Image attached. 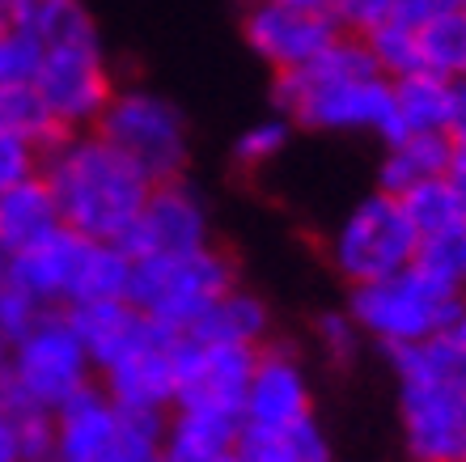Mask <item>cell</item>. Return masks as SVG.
I'll list each match as a JSON object with an SVG mask.
<instances>
[{"label": "cell", "mask_w": 466, "mask_h": 462, "mask_svg": "<svg viewBox=\"0 0 466 462\" xmlns=\"http://www.w3.org/2000/svg\"><path fill=\"white\" fill-rule=\"evenodd\" d=\"M399 425L411 462H466V365L437 335L390 353Z\"/></svg>", "instance_id": "3"}, {"label": "cell", "mask_w": 466, "mask_h": 462, "mask_svg": "<svg viewBox=\"0 0 466 462\" xmlns=\"http://www.w3.org/2000/svg\"><path fill=\"white\" fill-rule=\"evenodd\" d=\"M0 462H17V407L0 399Z\"/></svg>", "instance_id": "35"}, {"label": "cell", "mask_w": 466, "mask_h": 462, "mask_svg": "<svg viewBox=\"0 0 466 462\" xmlns=\"http://www.w3.org/2000/svg\"><path fill=\"white\" fill-rule=\"evenodd\" d=\"M407 208V217H411V225H416L420 238H429V233L445 230V225H454V221L466 217V204L458 200V191L450 183H445V174L441 179H429V183H420L411 187V191L399 195Z\"/></svg>", "instance_id": "26"}, {"label": "cell", "mask_w": 466, "mask_h": 462, "mask_svg": "<svg viewBox=\"0 0 466 462\" xmlns=\"http://www.w3.org/2000/svg\"><path fill=\"white\" fill-rule=\"evenodd\" d=\"M238 437H242V416L174 407V416L166 420L161 462H217L238 450Z\"/></svg>", "instance_id": "18"}, {"label": "cell", "mask_w": 466, "mask_h": 462, "mask_svg": "<svg viewBox=\"0 0 466 462\" xmlns=\"http://www.w3.org/2000/svg\"><path fill=\"white\" fill-rule=\"evenodd\" d=\"M450 119V81L437 73H407L390 81V128L386 140L416 132H445Z\"/></svg>", "instance_id": "20"}, {"label": "cell", "mask_w": 466, "mask_h": 462, "mask_svg": "<svg viewBox=\"0 0 466 462\" xmlns=\"http://www.w3.org/2000/svg\"><path fill=\"white\" fill-rule=\"evenodd\" d=\"M43 43H47V51H43V68L35 77L38 94L68 132H86L111 107L115 81L106 60H102L98 30L89 22V13L81 9V0H73L43 30Z\"/></svg>", "instance_id": "5"}, {"label": "cell", "mask_w": 466, "mask_h": 462, "mask_svg": "<svg viewBox=\"0 0 466 462\" xmlns=\"http://www.w3.org/2000/svg\"><path fill=\"white\" fill-rule=\"evenodd\" d=\"M445 183L458 191V200L466 204V145L450 149V166H445Z\"/></svg>", "instance_id": "36"}, {"label": "cell", "mask_w": 466, "mask_h": 462, "mask_svg": "<svg viewBox=\"0 0 466 462\" xmlns=\"http://www.w3.org/2000/svg\"><path fill=\"white\" fill-rule=\"evenodd\" d=\"M242 462H335L331 441L314 416L289 420V425H242L238 437Z\"/></svg>", "instance_id": "19"}, {"label": "cell", "mask_w": 466, "mask_h": 462, "mask_svg": "<svg viewBox=\"0 0 466 462\" xmlns=\"http://www.w3.org/2000/svg\"><path fill=\"white\" fill-rule=\"evenodd\" d=\"M68 318H73L76 335H81L89 361H94V374H102L111 361H119L127 348H136L153 331V318L140 314L127 297L68 305Z\"/></svg>", "instance_id": "17"}, {"label": "cell", "mask_w": 466, "mask_h": 462, "mask_svg": "<svg viewBox=\"0 0 466 462\" xmlns=\"http://www.w3.org/2000/svg\"><path fill=\"white\" fill-rule=\"evenodd\" d=\"M132 263L127 302L174 335H187L204 318V310L238 284V268L217 242L187 255L132 259Z\"/></svg>", "instance_id": "8"}, {"label": "cell", "mask_w": 466, "mask_h": 462, "mask_svg": "<svg viewBox=\"0 0 466 462\" xmlns=\"http://www.w3.org/2000/svg\"><path fill=\"white\" fill-rule=\"evenodd\" d=\"M441 340L450 344V348H454V356H458V361H462V365H466V305H462V314H458L454 323H450V331H445Z\"/></svg>", "instance_id": "37"}, {"label": "cell", "mask_w": 466, "mask_h": 462, "mask_svg": "<svg viewBox=\"0 0 466 462\" xmlns=\"http://www.w3.org/2000/svg\"><path fill=\"white\" fill-rule=\"evenodd\" d=\"M38 166H43V149H35L22 136H5L0 132V191L35 179Z\"/></svg>", "instance_id": "32"}, {"label": "cell", "mask_w": 466, "mask_h": 462, "mask_svg": "<svg viewBox=\"0 0 466 462\" xmlns=\"http://www.w3.org/2000/svg\"><path fill=\"white\" fill-rule=\"evenodd\" d=\"M450 149L454 140L445 132H416V136H399L386 140V158H381V191L403 195L411 187L441 179L450 166Z\"/></svg>", "instance_id": "23"}, {"label": "cell", "mask_w": 466, "mask_h": 462, "mask_svg": "<svg viewBox=\"0 0 466 462\" xmlns=\"http://www.w3.org/2000/svg\"><path fill=\"white\" fill-rule=\"evenodd\" d=\"M445 136L454 145H466V77L450 81V119H445Z\"/></svg>", "instance_id": "34"}, {"label": "cell", "mask_w": 466, "mask_h": 462, "mask_svg": "<svg viewBox=\"0 0 466 462\" xmlns=\"http://www.w3.org/2000/svg\"><path fill=\"white\" fill-rule=\"evenodd\" d=\"M217 462H242V458H238V450H233V454H225V458H217Z\"/></svg>", "instance_id": "40"}, {"label": "cell", "mask_w": 466, "mask_h": 462, "mask_svg": "<svg viewBox=\"0 0 466 462\" xmlns=\"http://www.w3.org/2000/svg\"><path fill=\"white\" fill-rule=\"evenodd\" d=\"M60 225H64L60 208H56L51 187L43 183V174L9 187V191H0V246H5V255L38 242V238H47Z\"/></svg>", "instance_id": "22"}, {"label": "cell", "mask_w": 466, "mask_h": 462, "mask_svg": "<svg viewBox=\"0 0 466 462\" xmlns=\"http://www.w3.org/2000/svg\"><path fill=\"white\" fill-rule=\"evenodd\" d=\"M123 251L132 259H161V255H187L212 246V221L208 208L183 179L174 183H153L140 217L123 233Z\"/></svg>", "instance_id": "12"}, {"label": "cell", "mask_w": 466, "mask_h": 462, "mask_svg": "<svg viewBox=\"0 0 466 462\" xmlns=\"http://www.w3.org/2000/svg\"><path fill=\"white\" fill-rule=\"evenodd\" d=\"M462 284L411 263L386 280L352 284L348 314L356 318L365 340L381 344L386 353H399V348H416L445 335L450 323L462 314Z\"/></svg>", "instance_id": "4"}, {"label": "cell", "mask_w": 466, "mask_h": 462, "mask_svg": "<svg viewBox=\"0 0 466 462\" xmlns=\"http://www.w3.org/2000/svg\"><path fill=\"white\" fill-rule=\"evenodd\" d=\"M301 416H314V390H309L306 361L289 344L255 348L242 425H289V420H301Z\"/></svg>", "instance_id": "15"}, {"label": "cell", "mask_w": 466, "mask_h": 462, "mask_svg": "<svg viewBox=\"0 0 466 462\" xmlns=\"http://www.w3.org/2000/svg\"><path fill=\"white\" fill-rule=\"evenodd\" d=\"M102 390L132 412H170L178 386V335L153 323L145 340L102 369Z\"/></svg>", "instance_id": "14"}, {"label": "cell", "mask_w": 466, "mask_h": 462, "mask_svg": "<svg viewBox=\"0 0 466 462\" xmlns=\"http://www.w3.org/2000/svg\"><path fill=\"white\" fill-rule=\"evenodd\" d=\"M394 5H399V0H335L331 13H335V22L344 26L348 35H369L373 26L390 22Z\"/></svg>", "instance_id": "33"}, {"label": "cell", "mask_w": 466, "mask_h": 462, "mask_svg": "<svg viewBox=\"0 0 466 462\" xmlns=\"http://www.w3.org/2000/svg\"><path fill=\"white\" fill-rule=\"evenodd\" d=\"M416 263L437 272L441 280L466 284V217L454 221V225H445V230H437V233H429V238H420Z\"/></svg>", "instance_id": "27"}, {"label": "cell", "mask_w": 466, "mask_h": 462, "mask_svg": "<svg viewBox=\"0 0 466 462\" xmlns=\"http://www.w3.org/2000/svg\"><path fill=\"white\" fill-rule=\"evenodd\" d=\"M289 145V123L284 119H268V123H255V128H246L238 136V145H233V161L242 166V170H263L268 161H276Z\"/></svg>", "instance_id": "29"}, {"label": "cell", "mask_w": 466, "mask_h": 462, "mask_svg": "<svg viewBox=\"0 0 466 462\" xmlns=\"http://www.w3.org/2000/svg\"><path fill=\"white\" fill-rule=\"evenodd\" d=\"M420 73H437L445 81L466 77V9H445L416 26Z\"/></svg>", "instance_id": "25"}, {"label": "cell", "mask_w": 466, "mask_h": 462, "mask_svg": "<svg viewBox=\"0 0 466 462\" xmlns=\"http://www.w3.org/2000/svg\"><path fill=\"white\" fill-rule=\"evenodd\" d=\"M5 259H9V255H5V246H0V272H5Z\"/></svg>", "instance_id": "41"}, {"label": "cell", "mask_w": 466, "mask_h": 462, "mask_svg": "<svg viewBox=\"0 0 466 462\" xmlns=\"http://www.w3.org/2000/svg\"><path fill=\"white\" fill-rule=\"evenodd\" d=\"M0 132L22 136V140H30L35 149L47 153L56 140L68 136V128L51 115V107L43 102L35 81H5L0 86Z\"/></svg>", "instance_id": "24"}, {"label": "cell", "mask_w": 466, "mask_h": 462, "mask_svg": "<svg viewBox=\"0 0 466 462\" xmlns=\"http://www.w3.org/2000/svg\"><path fill=\"white\" fill-rule=\"evenodd\" d=\"M161 450L166 416L119 407L102 386L56 412V462H161Z\"/></svg>", "instance_id": "7"}, {"label": "cell", "mask_w": 466, "mask_h": 462, "mask_svg": "<svg viewBox=\"0 0 466 462\" xmlns=\"http://www.w3.org/2000/svg\"><path fill=\"white\" fill-rule=\"evenodd\" d=\"M38 174L56 195L64 225L94 242H123L153 191V179L94 128L56 140Z\"/></svg>", "instance_id": "1"}, {"label": "cell", "mask_w": 466, "mask_h": 462, "mask_svg": "<svg viewBox=\"0 0 466 462\" xmlns=\"http://www.w3.org/2000/svg\"><path fill=\"white\" fill-rule=\"evenodd\" d=\"M314 344H319V353L331 361V365H352L356 356H360V344H365V335H360V327H356V318L348 314V310H327V314H319V323H314Z\"/></svg>", "instance_id": "28"}, {"label": "cell", "mask_w": 466, "mask_h": 462, "mask_svg": "<svg viewBox=\"0 0 466 462\" xmlns=\"http://www.w3.org/2000/svg\"><path fill=\"white\" fill-rule=\"evenodd\" d=\"M17 462H56V416L17 407Z\"/></svg>", "instance_id": "30"}, {"label": "cell", "mask_w": 466, "mask_h": 462, "mask_svg": "<svg viewBox=\"0 0 466 462\" xmlns=\"http://www.w3.org/2000/svg\"><path fill=\"white\" fill-rule=\"evenodd\" d=\"M0 399H9V344H0Z\"/></svg>", "instance_id": "39"}, {"label": "cell", "mask_w": 466, "mask_h": 462, "mask_svg": "<svg viewBox=\"0 0 466 462\" xmlns=\"http://www.w3.org/2000/svg\"><path fill=\"white\" fill-rule=\"evenodd\" d=\"M420 233L407 217L399 195L373 191L348 212L331 233L327 259L348 284H369V280H386L416 263Z\"/></svg>", "instance_id": "9"}, {"label": "cell", "mask_w": 466, "mask_h": 462, "mask_svg": "<svg viewBox=\"0 0 466 462\" xmlns=\"http://www.w3.org/2000/svg\"><path fill=\"white\" fill-rule=\"evenodd\" d=\"M242 35L276 73H289V68H301V64L319 60L322 51L344 35V26L335 22V13L289 9V5L255 0L242 17Z\"/></svg>", "instance_id": "13"}, {"label": "cell", "mask_w": 466, "mask_h": 462, "mask_svg": "<svg viewBox=\"0 0 466 462\" xmlns=\"http://www.w3.org/2000/svg\"><path fill=\"white\" fill-rule=\"evenodd\" d=\"M268 5H289V9H322V13H331L335 0H268Z\"/></svg>", "instance_id": "38"}, {"label": "cell", "mask_w": 466, "mask_h": 462, "mask_svg": "<svg viewBox=\"0 0 466 462\" xmlns=\"http://www.w3.org/2000/svg\"><path fill=\"white\" fill-rule=\"evenodd\" d=\"M276 107L314 132H381L390 128V77L360 35H339L319 60L276 73Z\"/></svg>", "instance_id": "2"}, {"label": "cell", "mask_w": 466, "mask_h": 462, "mask_svg": "<svg viewBox=\"0 0 466 462\" xmlns=\"http://www.w3.org/2000/svg\"><path fill=\"white\" fill-rule=\"evenodd\" d=\"M86 242L89 238H81V233L68 230V225H60V230L47 233V238L13 251V255L5 259V276L22 293H30L43 310H68Z\"/></svg>", "instance_id": "16"}, {"label": "cell", "mask_w": 466, "mask_h": 462, "mask_svg": "<svg viewBox=\"0 0 466 462\" xmlns=\"http://www.w3.org/2000/svg\"><path fill=\"white\" fill-rule=\"evenodd\" d=\"M38 314H43V305H38L30 293H22L9 276H5V272H0V344H13Z\"/></svg>", "instance_id": "31"}, {"label": "cell", "mask_w": 466, "mask_h": 462, "mask_svg": "<svg viewBox=\"0 0 466 462\" xmlns=\"http://www.w3.org/2000/svg\"><path fill=\"white\" fill-rule=\"evenodd\" d=\"M94 386V361L68 310H43L9 344V403L30 412H60Z\"/></svg>", "instance_id": "6"}, {"label": "cell", "mask_w": 466, "mask_h": 462, "mask_svg": "<svg viewBox=\"0 0 466 462\" xmlns=\"http://www.w3.org/2000/svg\"><path fill=\"white\" fill-rule=\"evenodd\" d=\"M94 132L106 136L123 158H132L153 183H174L187 170V123L178 107L145 89H115Z\"/></svg>", "instance_id": "10"}, {"label": "cell", "mask_w": 466, "mask_h": 462, "mask_svg": "<svg viewBox=\"0 0 466 462\" xmlns=\"http://www.w3.org/2000/svg\"><path fill=\"white\" fill-rule=\"evenodd\" d=\"M271 331V310L258 293L233 284L229 293H221L217 302L204 310L196 327L187 335H199V340H217V344H238V348H263Z\"/></svg>", "instance_id": "21"}, {"label": "cell", "mask_w": 466, "mask_h": 462, "mask_svg": "<svg viewBox=\"0 0 466 462\" xmlns=\"http://www.w3.org/2000/svg\"><path fill=\"white\" fill-rule=\"evenodd\" d=\"M250 365H255V348L199 340V335H178V386H174V407L242 416Z\"/></svg>", "instance_id": "11"}]
</instances>
